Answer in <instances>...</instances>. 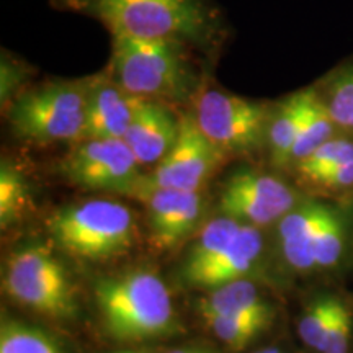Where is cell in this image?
Segmentation results:
<instances>
[{"instance_id":"25","label":"cell","mask_w":353,"mask_h":353,"mask_svg":"<svg viewBox=\"0 0 353 353\" xmlns=\"http://www.w3.org/2000/svg\"><path fill=\"white\" fill-rule=\"evenodd\" d=\"M337 301L339 299L335 298L324 296L309 304L299 321V335L306 345L319 350L325 334H327L330 321H332Z\"/></svg>"},{"instance_id":"29","label":"cell","mask_w":353,"mask_h":353,"mask_svg":"<svg viewBox=\"0 0 353 353\" xmlns=\"http://www.w3.org/2000/svg\"><path fill=\"white\" fill-rule=\"evenodd\" d=\"M170 353H210V352H203V350H174Z\"/></svg>"},{"instance_id":"30","label":"cell","mask_w":353,"mask_h":353,"mask_svg":"<svg viewBox=\"0 0 353 353\" xmlns=\"http://www.w3.org/2000/svg\"><path fill=\"white\" fill-rule=\"evenodd\" d=\"M257 353H280L276 348H263V350H259Z\"/></svg>"},{"instance_id":"11","label":"cell","mask_w":353,"mask_h":353,"mask_svg":"<svg viewBox=\"0 0 353 353\" xmlns=\"http://www.w3.org/2000/svg\"><path fill=\"white\" fill-rule=\"evenodd\" d=\"M144 203L154 241L161 249H170L195 231L201 214L200 192L159 188L143 179L132 193Z\"/></svg>"},{"instance_id":"31","label":"cell","mask_w":353,"mask_h":353,"mask_svg":"<svg viewBox=\"0 0 353 353\" xmlns=\"http://www.w3.org/2000/svg\"><path fill=\"white\" fill-rule=\"evenodd\" d=\"M118 353H134V352H118Z\"/></svg>"},{"instance_id":"23","label":"cell","mask_w":353,"mask_h":353,"mask_svg":"<svg viewBox=\"0 0 353 353\" xmlns=\"http://www.w3.org/2000/svg\"><path fill=\"white\" fill-rule=\"evenodd\" d=\"M0 353H61L41 330L7 321L0 329Z\"/></svg>"},{"instance_id":"15","label":"cell","mask_w":353,"mask_h":353,"mask_svg":"<svg viewBox=\"0 0 353 353\" xmlns=\"http://www.w3.org/2000/svg\"><path fill=\"white\" fill-rule=\"evenodd\" d=\"M200 314L203 317H239V319L263 321L270 324L272 306L260 296L255 285L237 280L213 290L210 296L200 301Z\"/></svg>"},{"instance_id":"9","label":"cell","mask_w":353,"mask_h":353,"mask_svg":"<svg viewBox=\"0 0 353 353\" xmlns=\"http://www.w3.org/2000/svg\"><path fill=\"white\" fill-rule=\"evenodd\" d=\"M224 157L226 154L203 134L192 114H183L175 144L143 180L159 188L200 192Z\"/></svg>"},{"instance_id":"19","label":"cell","mask_w":353,"mask_h":353,"mask_svg":"<svg viewBox=\"0 0 353 353\" xmlns=\"http://www.w3.org/2000/svg\"><path fill=\"white\" fill-rule=\"evenodd\" d=\"M30 203L28 183L21 172L10 162H2L0 167V223L2 228L10 226L20 219Z\"/></svg>"},{"instance_id":"14","label":"cell","mask_w":353,"mask_h":353,"mask_svg":"<svg viewBox=\"0 0 353 353\" xmlns=\"http://www.w3.org/2000/svg\"><path fill=\"white\" fill-rule=\"evenodd\" d=\"M262 252V237L252 224H242L231 244L218 257L203 267L195 275L187 278L190 285L198 288H219V286L241 280L242 275Z\"/></svg>"},{"instance_id":"27","label":"cell","mask_w":353,"mask_h":353,"mask_svg":"<svg viewBox=\"0 0 353 353\" xmlns=\"http://www.w3.org/2000/svg\"><path fill=\"white\" fill-rule=\"evenodd\" d=\"M352 312L345 304L337 301L332 321H330L327 334L319 348L322 353H347L352 339Z\"/></svg>"},{"instance_id":"4","label":"cell","mask_w":353,"mask_h":353,"mask_svg":"<svg viewBox=\"0 0 353 353\" xmlns=\"http://www.w3.org/2000/svg\"><path fill=\"white\" fill-rule=\"evenodd\" d=\"M90 79L51 81L21 92L8 107V123L33 143L82 141Z\"/></svg>"},{"instance_id":"18","label":"cell","mask_w":353,"mask_h":353,"mask_svg":"<svg viewBox=\"0 0 353 353\" xmlns=\"http://www.w3.org/2000/svg\"><path fill=\"white\" fill-rule=\"evenodd\" d=\"M335 123L322 103L319 92L311 88V99H309L306 114L299 130L298 139L294 143L293 152H291V162H299L307 156H311L317 148L327 143L334 138Z\"/></svg>"},{"instance_id":"8","label":"cell","mask_w":353,"mask_h":353,"mask_svg":"<svg viewBox=\"0 0 353 353\" xmlns=\"http://www.w3.org/2000/svg\"><path fill=\"white\" fill-rule=\"evenodd\" d=\"M70 183L90 192L132 195L143 179L139 162L123 139H82L61 164Z\"/></svg>"},{"instance_id":"3","label":"cell","mask_w":353,"mask_h":353,"mask_svg":"<svg viewBox=\"0 0 353 353\" xmlns=\"http://www.w3.org/2000/svg\"><path fill=\"white\" fill-rule=\"evenodd\" d=\"M108 74L134 97L145 100H183L196 90L187 44L167 39L112 37Z\"/></svg>"},{"instance_id":"28","label":"cell","mask_w":353,"mask_h":353,"mask_svg":"<svg viewBox=\"0 0 353 353\" xmlns=\"http://www.w3.org/2000/svg\"><path fill=\"white\" fill-rule=\"evenodd\" d=\"M317 188L324 190H347L353 187V162L334 167V169L322 172L307 182Z\"/></svg>"},{"instance_id":"6","label":"cell","mask_w":353,"mask_h":353,"mask_svg":"<svg viewBox=\"0 0 353 353\" xmlns=\"http://www.w3.org/2000/svg\"><path fill=\"white\" fill-rule=\"evenodd\" d=\"M270 113L262 101L210 87L195 92L190 114L203 134L229 156L260 148L267 139Z\"/></svg>"},{"instance_id":"13","label":"cell","mask_w":353,"mask_h":353,"mask_svg":"<svg viewBox=\"0 0 353 353\" xmlns=\"http://www.w3.org/2000/svg\"><path fill=\"white\" fill-rule=\"evenodd\" d=\"M182 117L159 100H143L136 110L125 143L139 165H156L175 144Z\"/></svg>"},{"instance_id":"17","label":"cell","mask_w":353,"mask_h":353,"mask_svg":"<svg viewBox=\"0 0 353 353\" xmlns=\"http://www.w3.org/2000/svg\"><path fill=\"white\" fill-rule=\"evenodd\" d=\"M242 224L239 221L223 216V218L210 221L208 226L203 229L201 236L198 237L195 244L192 245L187 260H185L182 275L185 280L203 267H206L211 260L218 257L226 247L231 244L236 234L239 232Z\"/></svg>"},{"instance_id":"5","label":"cell","mask_w":353,"mask_h":353,"mask_svg":"<svg viewBox=\"0 0 353 353\" xmlns=\"http://www.w3.org/2000/svg\"><path fill=\"white\" fill-rule=\"evenodd\" d=\"M52 239L77 259L107 260L131 249L134 219L128 206L110 200H88L57 210L48 221Z\"/></svg>"},{"instance_id":"10","label":"cell","mask_w":353,"mask_h":353,"mask_svg":"<svg viewBox=\"0 0 353 353\" xmlns=\"http://www.w3.org/2000/svg\"><path fill=\"white\" fill-rule=\"evenodd\" d=\"M294 203L296 195L283 180L250 169L229 175L219 196L224 216L252 226H267L283 219Z\"/></svg>"},{"instance_id":"21","label":"cell","mask_w":353,"mask_h":353,"mask_svg":"<svg viewBox=\"0 0 353 353\" xmlns=\"http://www.w3.org/2000/svg\"><path fill=\"white\" fill-rule=\"evenodd\" d=\"M334 208L316 201L303 203L280 219L281 241H311Z\"/></svg>"},{"instance_id":"32","label":"cell","mask_w":353,"mask_h":353,"mask_svg":"<svg viewBox=\"0 0 353 353\" xmlns=\"http://www.w3.org/2000/svg\"><path fill=\"white\" fill-rule=\"evenodd\" d=\"M61 353H63V352H61Z\"/></svg>"},{"instance_id":"16","label":"cell","mask_w":353,"mask_h":353,"mask_svg":"<svg viewBox=\"0 0 353 353\" xmlns=\"http://www.w3.org/2000/svg\"><path fill=\"white\" fill-rule=\"evenodd\" d=\"M309 99H311V88L296 92L280 101L275 112L270 113L267 141L270 145L273 164L278 167H283L291 162V152L301 130Z\"/></svg>"},{"instance_id":"2","label":"cell","mask_w":353,"mask_h":353,"mask_svg":"<svg viewBox=\"0 0 353 353\" xmlns=\"http://www.w3.org/2000/svg\"><path fill=\"white\" fill-rule=\"evenodd\" d=\"M105 330L118 342H144L174 329L169 290L156 273L132 270L101 278L94 286Z\"/></svg>"},{"instance_id":"1","label":"cell","mask_w":353,"mask_h":353,"mask_svg":"<svg viewBox=\"0 0 353 353\" xmlns=\"http://www.w3.org/2000/svg\"><path fill=\"white\" fill-rule=\"evenodd\" d=\"M59 6L94 17L112 37L206 46L218 34V19L208 0H59Z\"/></svg>"},{"instance_id":"12","label":"cell","mask_w":353,"mask_h":353,"mask_svg":"<svg viewBox=\"0 0 353 353\" xmlns=\"http://www.w3.org/2000/svg\"><path fill=\"white\" fill-rule=\"evenodd\" d=\"M88 79L83 139H125L144 99L126 92L108 72Z\"/></svg>"},{"instance_id":"22","label":"cell","mask_w":353,"mask_h":353,"mask_svg":"<svg viewBox=\"0 0 353 353\" xmlns=\"http://www.w3.org/2000/svg\"><path fill=\"white\" fill-rule=\"evenodd\" d=\"M353 162V141L347 138H332L317 148L311 156L296 162V170L303 182H309L322 172Z\"/></svg>"},{"instance_id":"7","label":"cell","mask_w":353,"mask_h":353,"mask_svg":"<svg viewBox=\"0 0 353 353\" xmlns=\"http://www.w3.org/2000/svg\"><path fill=\"white\" fill-rule=\"evenodd\" d=\"M6 288L15 301L44 316L70 319L77 314L68 273L41 245H28L8 259Z\"/></svg>"},{"instance_id":"26","label":"cell","mask_w":353,"mask_h":353,"mask_svg":"<svg viewBox=\"0 0 353 353\" xmlns=\"http://www.w3.org/2000/svg\"><path fill=\"white\" fill-rule=\"evenodd\" d=\"M317 267H330L337 263L343 249V224L335 210L322 223L319 231L312 237Z\"/></svg>"},{"instance_id":"24","label":"cell","mask_w":353,"mask_h":353,"mask_svg":"<svg viewBox=\"0 0 353 353\" xmlns=\"http://www.w3.org/2000/svg\"><path fill=\"white\" fill-rule=\"evenodd\" d=\"M208 327L221 342L226 343L232 350H244L257 339L263 330L270 327L268 322L254 319H239V317H205Z\"/></svg>"},{"instance_id":"20","label":"cell","mask_w":353,"mask_h":353,"mask_svg":"<svg viewBox=\"0 0 353 353\" xmlns=\"http://www.w3.org/2000/svg\"><path fill=\"white\" fill-rule=\"evenodd\" d=\"M319 95L335 126L353 130V65L330 79Z\"/></svg>"}]
</instances>
